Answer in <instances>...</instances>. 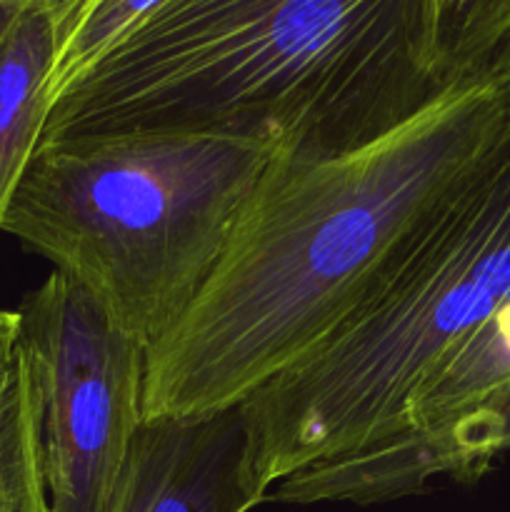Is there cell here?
Segmentation results:
<instances>
[{
	"label": "cell",
	"instance_id": "obj_1",
	"mask_svg": "<svg viewBox=\"0 0 510 512\" xmlns=\"http://www.w3.org/2000/svg\"><path fill=\"white\" fill-rule=\"evenodd\" d=\"M508 115L510 68H490L348 153H275L205 288L148 350L143 418L238 405L313 353L390 278Z\"/></svg>",
	"mask_w": 510,
	"mask_h": 512
},
{
	"label": "cell",
	"instance_id": "obj_2",
	"mask_svg": "<svg viewBox=\"0 0 510 512\" xmlns=\"http://www.w3.org/2000/svg\"><path fill=\"white\" fill-rule=\"evenodd\" d=\"M450 83L443 0H155L55 93L40 140L195 130L330 158Z\"/></svg>",
	"mask_w": 510,
	"mask_h": 512
},
{
	"label": "cell",
	"instance_id": "obj_3",
	"mask_svg": "<svg viewBox=\"0 0 510 512\" xmlns=\"http://www.w3.org/2000/svg\"><path fill=\"white\" fill-rule=\"evenodd\" d=\"M275 153L263 140L195 130L43 138L0 233L88 290L150 350L205 288Z\"/></svg>",
	"mask_w": 510,
	"mask_h": 512
},
{
	"label": "cell",
	"instance_id": "obj_4",
	"mask_svg": "<svg viewBox=\"0 0 510 512\" xmlns=\"http://www.w3.org/2000/svg\"><path fill=\"white\" fill-rule=\"evenodd\" d=\"M508 300L510 115L373 298L240 403L265 503L280 480L388 438L420 385Z\"/></svg>",
	"mask_w": 510,
	"mask_h": 512
},
{
	"label": "cell",
	"instance_id": "obj_5",
	"mask_svg": "<svg viewBox=\"0 0 510 512\" xmlns=\"http://www.w3.org/2000/svg\"><path fill=\"white\" fill-rule=\"evenodd\" d=\"M15 313L38 398L50 512H105L143 423L148 348L58 270Z\"/></svg>",
	"mask_w": 510,
	"mask_h": 512
},
{
	"label": "cell",
	"instance_id": "obj_6",
	"mask_svg": "<svg viewBox=\"0 0 510 512\" xmlns=\"http://www.w3.org/2000/svg\"><path fill=\"white\" fill-rule=\"evenodd\" d=\"M263 503L238 403L143 418L105 512H250Z\"/></svg>",
	"mask_w": 510,
	"mask_h": 512
},
{
	"label": "cell",
	"instance_id": "obj_7",
	"mask_svg": "<svg viewBox=\"0 0 510 512\" xmlns=\"http://www.w3.org/2000/svg\"><path fill=\"white\" fill-rule=\"evenodd\" d=\"M70 0L0 8V223L50 113Z\"/></svg>",
	"mask_w": 510,
	"mask_h": 512
},
{
	"label": "cell",
	"instance_id": "obj_8",
	"mask_svg": "<svg viewBox=\"0 0 510 512\" xmlns=\"http://www.w3.org/2000/svg\"><path fill=\"white\" fill-rule=\"evenodd\" d=\"M0 512H50L33 373L15 310L0 308Z\"/></svg>",
	"mask_w": 510,
	"mask_h": 512
},
{
	"label": "cell",
	"instance_id": "obj_9",
	"mask_svg": "<svg viewBox=\"0 0 510 512\" xmlns=\"http://www.w3.org/2000/svg\"><path fill=\"white\" fill-rule=\"evenodd\" d=\"M450 80L510 68V0H465L443 45Z\"/></svg>",
	"mask_w": 510,
	"mask_h": 512
},
{
	"label": "cell",
	"instance_id": "obj_10",
	"mask_svg": "<svg viewBox=\"0 0 510 512\" xmlns=\"http://www.w3.org/2000/svg\"><path fill=\"white\" fill-rule=\"evenodd\" d=\"M153 3L155 0H70L50 103L70 78H75L115 35L123 33Z\"/></svg>",
	"mask_w": 510,
	"mask_h": 512
},
{
	"label": "cell",
	"instance_id": "obj_11",
	"mask_svg": "<svg viewBox=\"0 0 510 512\" xmlns=\"http://www.w3.org/2000/svg\"><path fill=\"white\" fill-rule=\"evenodd\" d=\"M510 450V400L483 425L475 440V460L480 473H488L493 460Z\"/></svg>",
	"mask_w": 510,
	"mask_h": 512
},
{
	"label": "cell",
	"instance_id": "obj_12",
	"mask_svg": "<svg viewBox=\"0 0 510 512\" xmlns=\"http://www.w3.org/2000/svg\"><path fill=\"white\" fill-rule=\"evenodd\" d=\"M465 0H443V45H445V35H448L450 25L455 23L458 13L463 10Z\"/></svg>",
	"mask_w": 510,
	"mask_h": 512
},
{
	"label": "cell",
	"instance_id": "obj_13",
	"mask_svg": "<svg viewBox=\"0 0 510 512\" xmlns=\"http://www.w3.org/2000/svg\"><path fill=\"white\" fill-rule=\"evenodd\" d=\"M25 3H30V0H0V8H18Z\"/></svg>",
	"mask_w": 510,
	"mask_h": 512
}]
</instances>
